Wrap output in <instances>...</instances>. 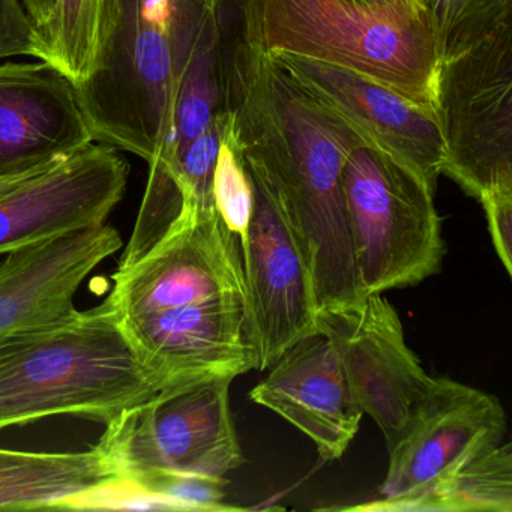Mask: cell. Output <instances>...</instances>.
<instances>
[{"instance_id":"obj_1","label":"cell","mask_w":512,"mask_h":512,"mask_svg":"<svg viewBox=\"0 0 512 512\" xmlns=\"http://www.w3.org/2000/svg\"><path fill=\"white\" fill-rule=\"evenodd\" d=\"M224 110L245 164L271 188L298 236L317 311L361 301L341 170L364 136L242 35L224 47Z\"/></svg>"},{"instance_id":"obj_2","label":"cell","mask_w":512,"mask_h":512,"mask_svg":"<svg viewBox=\"0 0 512 512\" xmlns=\"http://www.w3.org/2000/svg\"><path fill=\"white\" fill-rule=\"evenodd\" d=\"M223 0H107L94 73L77 88L95 143L151 163L185 68Z\"/></svg>"},{"instance_id":"obj_3","label":"cell","mask_w":512,"mask_h":512,"mask_svg":"<svg viewBox=\"0 0 512 512\" xmlns=\"http://www.w3.org/2000/svg\"><path fill=\"white\" fill-rule=\"evenodd\" d=\"M161 391L109 299L0 338V430L50 416L115 419Z\"/></svg>"},{"instance_id":"obj_4","label":"cell","mask_w":512,"mask_h":512,"mask_svg":"<svg viewBox=\"0 0 512 512\" xmlns=\"http://www.w3.org/2000/svg\"><path fill=\"white\" fill-rule=\"evenodd\" d=\"M241 35L266 55L346 68L434 109L440 56L424 14L355 0H245Z\"/></svg>"},{"instance_id":"obj_5","label":"cell","mask_w":512,"mask_h":512,"mask_svg":"<svg viewBox=\"0 0 512 512\" xmlns=\"http://www.w3.org/2000/svg\"><path fill=\"white\" fill-rule=\"evenodd\" d=\"M341 179L362 295L416 286L440 271L442 220L415 170L364 137L347 152Z\"/></svg>"},{"instance_id":"obj_6","label":"cell","mask_w":512,"mask_h":512,"mask_svg":"<svg viewBox=\"0 0 512 512\" xmlns=\"http://www.w3.org/2000/svg\"><path fill=\"white\" fill-rule=\"evenodd\" d=\"M232 377H209L161 389L107 422L97 448L116 476L158 473L224 478L244 464L230 412Z\"/></svg>"},{"instance_id":"obj_7","label":"cell","mask_w":512,"mask_h":512,"mask_svg":"<svg viewBox=\"0 0 512 512\" xmlns=\"http://www.w3.org/2000/svg\"><path fill=\"white\" fill-rule=\"evenodd\" d=\"M434 110L442 175L478 200L512 190V25L440 62Z\"/></svg>"},{"instance_id":"obj_8","label":"cell","mask_w":512,"mask_h":512,"mask_svg":"<svg viewBox=\"0 0 512 512\" xmlns=\"http://www.w3.org/2000/svg\"><path fill=\"white\" fill-rule=\"evenodd\" d=\"M506 415L494 395L455 380L431 379L389 449L382 499L352 509L386 511L421 496L466 461L502 443Z\"/></svg>"},{"instance_id":"obj_9","label":"cell","mask_w":512,"mask_h":512,"mask_svg":"<svg viewBox=\"0 0 512 512\" xmlns=\"http://www.w3.org/2000/svg\"><path fill=\"white\" fill-rule=\"evenodd\" d=\"M107 296L119 319L244 295L241 247L214 211L185 208L169 232L137 262L116 269Z\"/></svg>"},{"instance_id":"obj_10","label":"cell","mask_w":512,"mask_h":512,"mask_svg":"<svg viewBox=\"0 0 512 512\" xmlns=\"http://www.w3.org/2000/svg\"><path fill=\"white\" fill-rule=\"evenodd\" d=\"M247 170L253 214L239 242L257 370L266 371L293 344L317 334V301L310 266L286 212L266 182Z\"/></svg>"},{"instance_id":"obj_11","label":"cell","mask_w":512,"mask_h":512,"mask_svg":"<svg viewBox=\"0 0 512 512\" xmlns=\"http://www.w3.org/2000/svg\"><path fill=\"white\" fill-rule=\"evenodd\" d=\"M316 328L328 338L356 401L391 448L433 379L407 346L394 305L382 293H370L356 304L317 311Z\"/></svg>"},{"instance_id":"obj_12","label":"cell","mask_w":512,"mask_h":512,"mask_svg":"<svg viewBox=\"0 0 512 512\" xmlns=\"http://www.w3.org/2000/svg\"><path fill=\"white\" fill-rule=\"evenodd\" d=\"M269 56L316 103L415 170L436 191L443 163V139L436 110L346 68L292 53Z\"/></svg>"},{"instance_id":"obj_13","label":"cell","mask_w":512,"mask_h":512,"mask_svg":"<svg viewBox=\"0 0 512 512\" xmlns=\"http://www.w3.org/2000/svg\"><path fill=\"white\" fill-rule=\"evenodd\" d=\"M161 389L257 370L247 299L223 295L197 304L121 319Z\"/></svg>"},{"instance_id":"obj_14","label":"cell","mask_w":512,"mask_h":512,"mask_svg":"<svg viewBox=\"0 0 512 512\" xmlns=\"http://www.w3.org/2000/svg\"><path fill=\"white\" fill-rule=\"evenodd\" d=\"M130 166L94 143L0 196V254L106 223L127 190Z\"/></svg>"},{"instance_id":"obj_15","label":"cell","mask_w":512,"mask_h":512,"mask_svg":"<svg viewBox=\"0 0 512 512\" xmlns=\"http://www.w3.org/2000/svg\"><path fill=\"white\" fill-rule=\"evenodd\" d=\"M94 143L70 77L40 59L0 64V176L47 169Z\"/></svg>"},{"instance_id":"obj_16","label":"cell","mask_w":512,"mask_h":512,"mask_svg":"<svg viewBox=\"0 0 512 512\" xmlns=\"http://www.w3.org/2000/svg\"><path fill=\"white\" fill-rule=\"evenodd\" d=\"M122 248L115 227H85L8 253L0 265V338L64 322L89 274Z\"/></svg>"},{"instance_id":"obj_17","label":"cell","mask_w":512,"mask_h":512,"mask_svg":"<svg viewBox=\"0 0 512 512\" xmlns=\"http://www.w3.org/2000/svg\"><path fill=\"white\" fill-rule=\"evenodd\" d=\"M250 398L310 437L323 460H338L358 434L364 410L325 335L311 334L271 365Z\"/></svg>"},{"instance_id":"obj_18","label":"cell","mask_w":512,"mask_h":512,"mask_svg":"<svg viewBox=\"0 0 512 512\" xmlns=\"http://www.w3.org/2000/svg\"><path fill=\"white\" fill-rule=\"evenodd\" d=\"M113 476L97 446L83 452L0 448V511H65L71 500Z\"/></svg>"},{"instance_id":"obj_19","label":"cell","mask_w":512,"mask_h":512,"mask_svg":"<svg viewBox=\"0 0 512 512\" xmlns=\"http://www.w3.org/2000/svg\"><path fill=\"white\" fill-rule=\"evenodd\" d=\"M224 110V44L221 7L206 20L185 68L169 133L161 143L149 173L172 169L188 146L211 127Z\"/></svg>"},{"instance_id":"obj_20","label":"cell","mask_w":512,"mask_h":512,"mask_svg":"<svg viewBox=\"0 0 512 512\" xmlns=\"http://www.w3.org/2000/svg\"><path fill=\"white\" fill-rule=\"evenodd\" d=\"M386 511L512 512L511 443L475 455L421 496L394 503Z\"/></svg>"},{"instance_id":"obj_21","label":"cell","mask_w":512,"mask_h":512,"mask_svg":"<svg viewBox=\"0 0 512 512\" xmlns=\"http://www.w3.org/2000/svg\"><path fill=\"white\" fill-rule=\"evenodd\" d=\"M107 0H56L52 16L37 32V59L49 62L79 88L94 73Z\"/></svg>"},{"instance_id":"obj_22","label":"cell","mask_w":512,"mask_h":512,"mask_svg":"<svg viewBox=\"0 0 512 512\" xmlns=\"http://www.w3.org/2000/svg\"><path fill=\"white\" fill-rule=\"evenodd\" d=\"M440 62L512 25V0H425Z\"/></svg>"},{"instance_id":"obj_23","label":"cell","mask_w":512,"mask_h":512,"mask_svg":"<svg viewBox=\"0 0 512 512\" xmlns=\"http://www.w3.org/2000/svg\"><path fill=\"white\" fill-rule=\"evenodd\" d=\"M214 200L215 208L226 226L241 238L253 214L254 191L244 158L233 136L229 113L215 164Z\"/></svg>"},{"instance_id":"obj_24","label":"cell","mask_w":512,"mask_h":512,"mask_svg":"<svg viewBox=\"0 0 512 512\" xmlns=\"http://www.w3.org/2000/svg\"><path fill=\"white\" fill-rule=\"evenodd\" d=\"M37 29L22 0H0V61L29 56L37 59Z\"/></svg>"},{"instance_id":"obj_25","label":"cell","mask_w":512,"mask_h":512,"mask_svg":"<svg viewBox=\"0 0 512 512\" xmlns=\"http://www.w3.org/2000/svg\"><path fill=\"white\" fill-rule=\"evenodd\" d=\"M485 215L494 250L506 272L512 274V190H496L479 199Z\"/></svg>"},{"instance_id":"obj_26","label":"cell","mask_w":512,"mask_h":512,"mask_svg":"<svg viewBox=\"0 0 512 512\" xmlns=\"http://www.w3.org/2000/svg\"><path fill=\"white\" fill-rule=\"evenodd\" d=\"M37 32L46 26L52 16L56 0H22Z\"/></svg>"},{"instance_id":"obj_27","label":"cell","mask_w":512,"mask_h":512,"mask_svg":"<svg viewBox=\"0 0 512 512\" xmlns=\"http://www.w3.org/2000/svg\"><path fill=\"white\" fill-rule=\"evenodd\" d=\"M359 4L370 5L379 8H403V10L415 11L428 17L425 0H355Z\"/></svg>"},{"instance_id":"obj_28","label":"cell","mask_w":512,"mask_h":512,"mask_svg":"<svg viewBox=\"0 0 512 512\" xmlns=\"http://www.w3.org/2000/svg\"><path fill=\"white\" fill-rule=\"evenodd\" d=\"M50 167H47V169H50ZM47 169L34 170V172L20 173V175L0 176V196H4V194L10 193V191L16 190V188L19 187V185H22L23 182L28 181V179L34 178V176H37L38 173L44 172V170Z\"/></svg>"}]
</instances>
